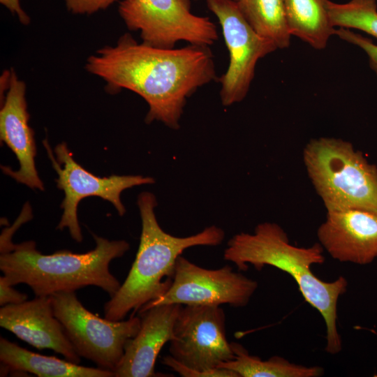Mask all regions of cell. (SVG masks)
Here are the masks:
<instances>
[{"mask_svg": "<svg viewBox=\"0 0 377 377\" xmlns=\"http://www.w3.org/2000/svg\"><path fill=\"white\" fill-rule=\"evenodd\" d=\"M85 69L105 81L109 92L125 89L141 96L149 107L146 123L172 129L179 127L187 99L216 77L209 46L158 47L128 33L89 56Z\"/></svg>", "mask_w": 377, "mask_h": 377, "instance_id": "1", "label": "cell"}, {"mask_svg": "<svg viewBox=\"0 0 377 377\" xmlns=\"http://www.w3.org/2000/svg\"><path fill=\"white\" fill-rule=\"evenodd\" d=\"M320 244L298 247L290 243L287 234L277 223L258 224L253 233L240 232L228 242L223 259L246 271L249 265L261 270L265 265L283 271L294 279L304 299L319 311L326 325L325 350L337 354L341 350V339L337 330V302L347 290L348 281L339 276L325 282L316 276L311 267L325 261Z\"/></svg>", "mask_w": 377, "mask_h": 377, "instance_id": "2", "label": "cell"}, {"mask_svg": "<svg viewBox=\"0 0 377 377\" xmlns=\"http://www.w3.org/2000/svg\"><path fill=\"white\" fill-rule=\"evenodd\" d=\"M91 235L96 246L83 253L60 250L45 255L36 249L34 241L0 242V269L9 284L24 283L37 297L94 286L112 297L121 284L110 271V264L122 257L130 245L124 239L109 240L94 233Z\"/></svg>", "mask_w": 377, "mask_h": 377, "instance_id": "3", "label": "cell"}, {"mask_svg": "<svg viewBox=\"0 0 377 377\" xmlns=\"http://www.w3.org/2000/svg\"><path fill=\"white\" fill-rule=\"evenodd\" d=\"M142 230L135 260L117 292L105 303L104 316L121 320L150 302L163 295L171 286L177 259L187 249L197 246H216L224 238L223 230L216 226L187 237L165 232L158 223L154 193H140L137 200Z\"/></svg>", "mask_w": 377, "mask_h": 377, "instance_id": "4", "label": "cell"}, {"mask_svg": "<svg viewBox=\"0 0 377 377\" xmlns=\"http://www.w3.org/2000/svg\"><path fill=\"white\" fill-rule=\"evenodd\" d=\"M307 174L327 209L377 213V167L346 140L312 139L305 147Z\"/></svg>", "mask_w": 377, "mask_h": 377, "instance_id": "5", "label": "cell"}, {"mask_svg": "<svg viewBox=\"0 0 377 377\" xmlns=\"http://www.w3.org/2000/svg\"><path fill=\"white\" fill-rule=\"evenodd\" d=\"M170 355L163 364L183 377H238L219 367L234 358L221 306L182 305L176 319Z\"/></svg>", "mask_w": 377, "mask_h": 377, "instance_id": "6", "label": "cell"}, {"mask_svg": "<svg viewBox=\"0 0 377 377\" xmlns=\"http://www.w3.org/2000/svg\"><path fill=\"white\" fill-rule=\"evenodd\" d=\"M50 297L54 313L79 356L114 372L126 342L140 329V318L131 316L117 321L100 318L82 305L75 291L58 292Z\"/></svg>", "mask_w": 377, "mask_h": 377, "instance_id": "7", "label": "cell"}, {"mask_svg": "<svg viewBox=\"0 0 377 377\" xmlns=\"http://www.w3.org/2000/svg\"><path fill=\"white\" fill-rule=\"evenodd\" d=\"M118 11L130 31L155 47L173 48L181 40L210 46L218 39L210 19L191 13V0H121Z\"/></svg>", "mask_w": 377, "mask_h": 377, "instance_id": "8", "label": "cell"}, {"mask_svg": "<svg viewBox=\"0 0 377 377\" xmlns=\"http://www.w3.org/2000/svg\"><path fill=\"white\" fill-rule=\"evenodd\" d=\"M43 145L57 174V187L64 193L61 204L63 214L57 228L61 230L68 228L70 235L77 242L83 239L77 214L78 204L82 199L100 197L111 202L119 216H124L126 209L121 200L122 191L135 186L155 183L153 177L141 175L96 176L73 159L65 142L56 145L54 151L47 140H43Z\"/></svg>", "mask_w": 377, "mask_h": 377, "instance_id": "9", "label": "cell"}, {"mask_svg": "<svg viewBox=\"0 0 377 377\" xmlns=\"http://www.w3.org/2000/svg\"><path fill=\"white\" fill-rule=\"evenodd\" d=\"M258 286L256 281L234 271L229 265L207 269L181 255L177 259L169 289L138 312L156 305L170 304L214 306L228 304L235 308L244 307L249 302Z\"/></svg>", "mask_w": 377, "mask_h": 377, "instance_id": "10", "label": "cell"}, {"mask_svg": "<svg viewBox=\"0 0 377 377\" xmlns=\"http://www.w3.org/2000/svg\"><path fill=\"white\" fill-rule=\"evenodd\" d=\"M217 17L229 52V65L219 79L223 105L241 102L247 95L258 61L277 48L247 22L235 0H206Z\"/></svg>", "mask_w": 377, "mask_h": 377, "instance_id": "11", "label": "cell"}, {"mask_svg": "<svg viewBox=\"0 0 377 377\" xmlns=\"http://www.w3.org/2000/svg\"><path fill=\"white\" fill-rule=\"evenodd\" d=\"M26 84L10 70L6 96L0 110V138L16 156L20 168L1 166L6 175L31 189L44 190L35 164L36 146L34 131L29 125Z\"/></svg>", "mask_w": 377, "mask_h": 377, "instance_id": "12", "label": "cell"}, {"mask_svg": "<svg viewBox=\"0 0 377 377\" xmlns=\"http://www.w3.org/2000/svg\"><path fill=\"white\" fill-rule=\"evenodd\" d=\"M317 236L334 259L369 264L377 258V213L361 209L327 211Z\"/></svg>", "mask_w": 377, "mask_h": 377, "instance_id": "13", "label": "cell"}, {"mask_svg": "<svg viewBox=\"0 0 377 377\" xmlns=\"http://www.w3.org/2000/svg\"><path fill=\"white\" fill-rule=\"evenodd\" d=\"M0 326L37 349H51L69 362L80 363V357L54 313L50 296H36L1 306Z\"/></svg>", "mask_w": 377, "mask_h": 377, "instance_id": "14", "label": "cell"}, {"mask_svg": "<svg viewBox=\"0 0 377 377\" xmlns=\"http://www.w3.org/2000/svg\"><path fill=\"white\" fill-rule=\"evenodd\" d=\"M182 305L161 304L139 311L140 327L128 340L114 377L160 376L155 371L156 358L173 338L176 319Z\"/></svg>", "mask_w": 377, "mask_h": 377, "instance_id": "15", "label": "cell"}, {"mask_svg": "<svg viewBox=\"0 0 377 377\" xmlns=\"http://www.w3.org/2000/svg\"><path fill=\"white\" fill-rule=\"evenodd\" d=\"M1 376L30 373L40 377H112L113 371L87 367L33 353L0 337Z\"/></svg>", "mask_w": 377, "mask_h": 377, "instance_id": "16", "label": "cell"}, {"mask_svg": "<svg viewBox=\"0 0 377 377\" xmlns=\"http://www.w3.org/2000/svg\"><path fill=\"white\" fill-rule=\"evenodd\" d=\"M328 0H284L286 19L291 36L316 50L325 48L335 29L327 11Z\"/></svg>", "mask_w": 377, "mask_h": 377, "instance_id": "17", "label": "cell"}, {"mask_svg": "<svg viewBox=\"0 0 377 377\" xmlns=\"http://www.w3.org/2000/svg\"><path fill=\"white\" fill-rule=\"evenodd\" d=\"M231 345L234 358L219 367L232 371L238 377H318L324 373L322 367L297 364L279 356L263 360L250 355L239 343L231 342Z\"/></svg>", "mask_w": 377, "mask_h": 377, "instance_id": "18", "label": "cell"}, {"mask_svg": "<svg viewBox=\"0 0 377 377\" xmlns=\"http://www.w3.org/2000/svg\"><path fill=\"white\" fill-rule=\"evenodd\" d=\"M242 14L260 36L277 49L290 44L291 34L286 19L284 0H235Z\"/></svg>", "mask_w": 377, "mask_h": 377, "instance_id": "19", "label": "cell"}, {"mask_svg": "<svg viewBox=\"0 0 377 377\" xmlns=\"http://www.w3.org/2000/svg\"><path fill=\"white\" fill-rule=\"evenodd\" d=\"M333 27L362 31L377 38V5L376 0H350L338 3H327Z\"/></svg>", "mask_w": 377, "mask_h": 377, "instance_id": "20", "label": "cell"}, {"mask_svg": "<svg viewBox=\"0 0 377 377\" xmlns=\"http://www.w3.org/2000/svg\"><path fill=\"white\" fill-rule=\"evenodd\" d=\"M335 35L362 49L368 57L371 68L377 75V45L371 38L345 28L335 29Z\"/></svg>", "mask_w": 377, "mask_h": 377, "instance_id": "21", "label": "cell"}, {"mask_svg": "<svg viewBox=\"0 0 377 377\" xmlns=\"http://www.w3.org/2000/svg\"><path fill=\"white\" fill-rule=\"evenodd\" d=\"M117 0H65L67 9L73 14L90 15L104 10Z\"/></svg>", "mask_w": 377, "mask_h": 377, "instance_id": "22", "label": "cell"}, {"mask_svg": "<svg viewBox=\"0 0 377 377\" xmlns=\"http://www.w3.org/2000/svg\"><path fill=\"white\" fill-rule=\"evenodd\" d=\"M3 276L0 277V305L22 303L27 300V295L15 290Z\"/></svg>", "mask_w": 377, "mask_h": 377, "instance_id": "23", "label": "cell"}, {"mask_svg": "<svg viewBox=\"0 0 377 377\" xmlns=\"http://www.w3.org/2000/svg\"><path fill=\"white\" fill-rule=\"evenodd\" d=\"M0 3L13 15H16L22 24L27 25L29 24L30 18L22 9L20 0H0Z\"/></svg>", "mask_w": 377, "mask_h": 377, "instance_id": "24", "label": "cell"}, {"mask_svg": "<svg viewBox=\"0 0 377 377\" xmlns=\"http://www.w3.org/2000/svg\"><path fill=\"white\" fill-rule=\"evenodd\" d=\"M376 377H377V375H375Z\"/></svg>", "mask_w": 377, "mask_h": 377, "instance_id": "25", "label": "cell"}]
</instances>
